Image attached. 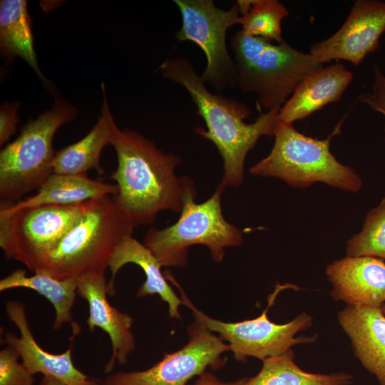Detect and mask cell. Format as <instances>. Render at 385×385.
Segmentation results:
<instances>
[{
  "instance_id": "6",
  "label": "cell",
  "mask_w": 385,
  "mask_h": 385,
  "mask_svg": "<svg viewBox=\"0 0 385 385\" xmlns=\"http://www.w3.org/2000/svg\"><path fill=\"white\" fill-rule=\"evenodd\" d=\"M225 188L218 185L205 201L197 203L196 190L186 195L178 220L163 229L150 227L143 244L163 267H184L191 246H206L212 260L221 262L225 248L243 243L242 231L227 222L223 215L222 195Z\"/></svg>"
},
{
  "instance_id": "24",
  "label": "cell",
  "mask_w": 385,
  "mask_h": 385,
  "mask_svg": "<svg viewBox=\"0 0 385 385\" xmlns=\"http://www.w3.org/2000/svg\"><path fill=\"white\" fill-rule=\"evenodd\" d=\"M240 24L247 34L277 44L284 40L281 23L289 15L287 8L277 0H237Z\"/></svg>"
},
{
  "instance_id": "32",
  "label": "cell",
  "mask_w": 385,
  "mask_h": 385,
  "mask_svg": "<svg viewBox=\"0 0 385 385\" xmlns=\"http://www.w3.org/2000/svg\"><path fill=\"white\" fill-rule=\"evenodd\" d=\"M381 311L383 312V313L385 314V303L383 304L381 307H380Z\"/></svg>"
},
{
  "instance_id": "3",
  "label": "cell",
  "mask_w": 385,
  "mask_h": 385,
  "mask_svg": "<svg viewBox=\"0 0 385 385\" xmlns=\"http://www.w3.org/2000/svg\"><path fill=\"white\" fill-rule=\"evenodd\" d=\"M134 228L116 195L88 201L81 216L34 273L61 280L105 274L117 247L132 236Z\"/></svg>"
},
{
  "instance_id": "22",
  "label": "cell",
  "mask_w": 385,
  "mask_h": 385,
  "mask_svg": "<svg viewBox=\"0 0 385 385\" xmlns=\"http://www.w3.org/2000/svg\"><path fill=\"white\" fill-rule=\"evenodd\" d=\"M0 46L4 54L22 58L42 81L48 83L37 63L26 1H0Z\"/></svg>"
},
{
  "instance_id": "5",
  "label": "cell",
  "mask_w": 385,
  "mask_h": 385,
  "mask_svg": "<svg viewBox=\"0 0 385 385\" xmlns=\"http://www.w3.org/2000/svg\"><path fill=\"white\" fill-rule=\"evenodd\" d=\"M344 118L322 140L306 136L293 124L277 120L270 153L251 167L250 173L277 178L294 188H304L321 182L345 191L358 192L362 185L359 175L353 168L339 163L330 151L331 140L340 133Z\"/></svg>"
},
{
  "instance_id": "29",
  "label": "cell",
  "mask_w": 385,
  "mask_h": 385,
  "mask_svg": "<svg viewBox=\"0 0 385 385\" xmlns=\"http://www.w3.org/2000/svg\"><path fill=\"white\" fill-rule=\"evenodd\" d=\"M248 378L224 382L219 380L212 373L205 371L199 376L194 385H245Z\"/></svg>"
},
{
  "instance_id": "1",
  "label": "cell",
  "mask_w": 385,
  "mask_h": 385,
  "mask_svg": "<svg viewBox=\"0 0 385 385\" xmlns=\"http://www.w3.org/2000/svg\"><path fill=\"white\" fill-rule=\"evenodd\" d=\"M159 68L163 78L184 87L197 108V114L204 120L207 129L197 127L194 131L211 141L222 159L223 175L219 185L225 189L240 186L244 180L248 153L261 136L274 135L281 107L262 113L253 123H247L245 120L252 111L234 98L211 92L188 59H168Z\"/></svg>"
},
{
  "instance_id": "23",
  "label": "cell",
  "mask_w": 385,
  "mask_h": 385,
  "mask_svg": "<svg viewBox=\"0 0 385 385\" xmlns=\"http://www.w3.org/2000/svg\"><path fill=\"white\" fill-rule=\"evenodd\" d=\"M294 352L288 351L267 358L259 373L248 378L245 385H349L353 376L344 372L330 374L307 372L294 361Z\"/></svg>"
},
{
  "instance_id": "31",
  "label": "cell",
  "mask_w": 385,
  "mask_h": 385,
  "mask_svg": "<svg viewBox=\"0 0 385 385\" xmlns=\"http://www.w3.org/2000/svg\"><path fill=\"white\" fill-rule=\"evenodd\" d=\"M81 385H96V382L93 380H91V381L88 382V383H86V384H81Z\"/></svg>"
},
{
  "instance_id": "26",
  "label": "cell",
  "mask_w": 385,
  "mask_h": 385,
  "mask_svg": "<svg viewBox=\"0 0 385 385\" xmlns=\"http://www.w3.org/2000/svg\"><path fill=\"white\" fill-rule=\"evenodd\" d=\"M19 359L9 345L0 351V385H34V374Z\"/></svg>"
},
{
  "instance_id": "19",
  "label": "cell",
  "mask_w": 385,
  "mask_h": 385,
  "mask_svg": "<svg viewBox=\"0 0 385 385\" xmlns=\"http://www.w3.org/2000/svg\"><path fill=\"white\" fill-rule=\"evenodd\" d=\"M102 90L104 99L96 124L82 139L56 152L53 173L87 175L91 170L103 173L101 154L104 147L112 145L118 127L110 111L103 83Z\"/></svg>"
},
{
  "instance_id": "20",
  "label": "cell",
  "mask_w": 385,
  "mask_h": 385,
  "mask_svg": "<svg viewBox=\"0 0 385 385\" xmlns=\"http://www.w3.org/2000/svg\"><path fill=\"white\" fill-rule=\"evenodd\" d=\"M117 194L115 184L94 180L87 175L52 173L36 194L0 207L14 210L41 205H76Z\"/></svg>"
},
{
  "instance_id": "27",
  "label": "cell",
  "mask_w": 385,
  "mask_h": 385,
  "mask_svg": "<svg viewBox=\"0 0 385 385\" xmlns=\"http://www.w3.org/2000/svg\"><path fill=\"white\" fill-rule=\"evenodd\" d=\"M359 101L385 117V76L377 66H374L372 93H360Z\"/></svg>"
},
{
  "instance_id": "17",
  "label": "cell",
  "mask_w": 385,
  "mask_h": 385,
  "mask_svg": "<svg viewBox=\"0 0 385 385\" xmlns=\"http://www.w3.org/2000/svg\"><path fill=\"white\" fill-rule=\"evenodd\" d=\"M352 79V73L340 63L324 66L300 83L281 106L277 120L293 124L326 105L339 101Z\"/></svg>"
},
{
  "instance_id": "21",
  "label": "cell",
  "mask_w": 385,
  "mask_h": 385,
  "mask_svg": "<svg viewBox=\"0 0 385 385\" xmlns=\"http://www.w3.org/2000/svg\"><path fill=\"white\" fill-rule=\"evenodd\" d=\"M77 287V280H61L43 273L27 276L26 272L22 269L12 272L0 280V292L14 288H28L46 298L55 309L53 323L55 331L73 322L72 309Z\"/></svg>"
},
{
  "instance_id": "28",
  "label": "cell",
  "mask_w": 385,
  "mask_h": 385,
  "mask_svg": "<svg viewBox=\"0 0 385 385\" xmlns=\"http://www.w3.org/2000/svg\"><path fill=\"white\" fill-rule=\"evenodd\" d=\"M20 106L19 102L4 103L0 109V145L9 141L15 133L19 122L17 111Z\"/></svg>"
},
{
  "instance_id": "11",
  "label": "cell",
  "mask_w": 385,
  "mask_h": 385,
  "mask_svg": "<svg viewBox=\"0 0 385 385\" xmlns=\"http://www.w3.org/2000/svg\"><path fill=\"white\" fill-rule=\"evenodd\" d=\"M188 342L179 350L165 354L149 369L110 374L102 385H185L210 367L218 369L226 359L221 356L231 351L228 344L197 321L188 327Z\"/></svg>"
},
{
  "instance_id": "30",
  "label": "cell",
  "mask_w": 385,
  "mask_h": 385,
  "mask_svg": "<svg viewBox=\"0 0 385 385\" xmlns=\"http://www.w3.org/2000/svg\"><path fill=\"white\" fill-rule=\"evenodd\" d=\"M39 385H66L58 379L51 376H43Z\"/></svg>"
},
{
  "instance_id": "14",
  "label": "cell",
  "mask_w": 385,
  "mask_h": 385,
  "mask_svg": "<svg viewBox=\"0 0 385 385\" xmlns=\"http://www.w3.org/2000/svg\"><path fill=\"white\" fill-rule=\"evenodd\" d=\"M9 319L19 332V336L6 332L4 342L18 353L21 362L33 374L51 376L66 385H81L91 381L90 377L76 367L72 358L73 346L61 354L46 351L36 341L28 321L23 303L11 300L6 302Z\"/></svg>"
},
{
  "instance_id": "16",
  "label": "cell",
  "mask_w": 385,
  "mask_h": 385,
  "mask_svg": "<svg viewBox=\"0 0 385 385\" xmlns=\"http://www.w3.org/2000/svg\"><path fill=\"white\" fill-rule=\"evenodd\" d=\"M339 323L350 339L353 352L379 384L385 381V314L380 307L346 305Z\"/></svg>"
},
{
  "instance_id": "10",
  "label": "cell",
  "mask_w": 385,
  "mask_h": 385,
  "mask_svg": "<svg viewBox=\"0 0 385 385\" xmlns=\"http://www.w3.org/2000/svg\"><path fill=\"white\" fill-rule=\"evenodd\" d=\"M173 1L182 16V26L175 38L195 43L206 56V67L201 74L203 81L217 93L237 87L235 63L226 45L227 30L240 24L237 2L225 10L217 7L212 0Z\"/></svg>"
},
{
  "instance_id": "4",
  "label": "cell",
  "mask_w": 385,
  "mask_h": 385,
  "mask_svg": "<svg viewBox=\"0 0 385 385\" xmlns=\"http://www.w3.org/2000/svg\"><path fill=\"white\" fill-rule=\"evenodd\" d=\"M237 87L254 93L260 107L267 111L281 107L300 83L324 67L309 53L300 51L285 41L273 44L251 36L242 29L232 36Z\"/></svg>"
},
{
  "instance_id": "33",
  "label": "cell",
  "mask_w": 385,
  "mask_h": 385,
  "mask_svg": "<svg viewBox=\"0 0 385 385\" xmlns=\"http://www.w3.org/2000/svg\"><path fill=\"white\" fill-rule=\"evenodd\" d=\"M380 385H385V381L379 384Z\"/></svg>"
},
{
  "instance_id": "25",
  "label": "cell",
  "mask_w": 385,
  "mask_h": 385,
  "mask_svg": "<svg viewBox=\"0 0 385 385\" xmlns=\"http://www.w3.org/2000/svg\"><path fill=\"white\" fill-rule=\"evenodd\" d=\"M348 257H373L385 260V197L366 215L361 231L346 244Z\"/></svg>"
},
{
  "instance_id": "2",
  "label": "cell",
  "mask_w": 385,
  "mask_h": 385,
  "mask_svg": "<svg viewBox=\"0 0 385 385\" xmlns=\"http://www.w3.org/2000/svg\"><path fill=\"white\" fill-rule=\"evenodd\" d=\"M112 145L118 165L111 178L116 195L134 227L153 223L165 210L180 213L188 193L195 190L187 175L178 176L180 156L165 153L153 141L130 129H118Z\"/></svg>"
},
{
  "instance_id": "18",
  "label": "cell",
  "mask_w": 385,
  "mask_h": 385,
  "mask_svg": "<svg viewBox=\"0 0 385 385\" xmlns=\"http://www.w3.org/2000/svg\"><path fill=\"white\" fill-rule=\"evenodd\" d=\"M130 263L139 266L145 275V280L138 289L136 297L142 298L158 294L167 303L170 317L181 319L179 307L183 304V300L175 293L161 272L162 265L143 243L133 236L125 238L119 244L110 261L108 268L111 278L108 282L109 294L113 296L115 294L114 279L119 270Z\"/></svg>"
},
{
  "instance_id": "12",
  "label": "cell",
  "mask_w": 385,
  "mask_h": 385,
  "mask_svg": "<svg viewBox=\"0 0 385 385\" xmlns=\"http://www.w3.org/2000/svg\"><path fill=\"white\" fill-rule=\"evenodd\" d=\"M385 32V1L356 0L345 22L332 36L312 44L309 53L323 63L344 60L359 66L376 51Z\"/></svg>"
},
{
  "instance_id": "15",
  "label": "cell",
  "mask_w": 385,
  "mask_h": 385,
  "mask_svg": "<svg viewBox=\"0 0 385 385\" xmlns=\"http://www.w3.org/2000/svg\"><path fill=\"white\" fill-rule=\"evenodd\" d=\"M326 275L335 301L374 307L385 303L384 260L346 256L327 265Z\"/></svg>"
},
{
  "instance_id": "13",
  "label": "cell",
  "mask_w": 385,
  "mask_h": 385,
  "mask_svg": "<svg viewBox=\"0 0 385 385\" xmlns=\"http://www.w3.org/2000/svg\"><path fill=\"white\" fill-rule=\"evenodd\" d=\"M77 282V294L88 304L86 323L89 331L100 328L110 338L112 354L104 369L105 372L110 373L116 362L125 364L135 349V337L131 332L133 318L109 303L105 274L85 276Z\"/></svg>"
},
{
  "instance_id": "8",
  "label": "cell",
  "mask_w": 385,
  "mask_h": 385,
  "mask_svg": "<svg viewBox=\"0 0 385 385\" xmlns=\"http://www.w3.org/2000/svg\"><path fill=\"white\" fill-rule=\"evenodd\" d=\"M165 276L179 289L183 304L190 309L195 320L210 332H217L223 341L228 342L235 358L238 361H245L247 356L263 361L284 354L294 345L314 342L317 338L316 336L295 337L299 332L307 330L312 325V317L305 312L300 313L285 324H277L268 318L270 307L280 290L285 288L284 286L279 284L276 287L274 292L269 297L267 308L259 317L237 322H224L198 309L170 272L165 271Z\"/></svg>"
},
{
  "instance_id": "9",
  "label": "cell",
  "mask_w": 385,
  "mask_h": 385,
  "mask_svg": "<svg viewBox=\"0 0 385 385\" xmlns=\"http://www.w3.org/2000/svg\"><path fill=\"white\" fill-rule=\"evenodd\" d=\"M87 202L76 205L0 207V247L6 258L32 272L76 222Z\"/></svg>"
},
{
  "instance_id": "7",
  "label": "cell",
  "mask_w": 385,
  "mask_h": 385,
  "mask_svg": "<svg viewBox=\"0 0 385 385\" xmlns=\"http://www.w3.org/2000/svg\"><path fill=\"white\" fill-rule=\"evenodd\" d=\"M77 113L75 106L58 99L50 110L28 121L19 135L1 150L0 205L22 200L28 192L39 189L53 173L54 135Z\"/></svg>"
}]
</instances>
